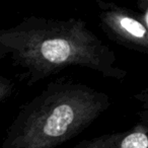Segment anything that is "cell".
I'll return each instance as SVG.
<instances>
[{
    "label": "cell",
    "mask_w": 148,
    "mask_h": 148,
    "mask_svg": "<svg viewBox=\"0 0 148 148\" xmlns=\"http://www.w3.org/2000/svg\"><path fill=\"white\" fill-rule=\"evenodd\" d=\"M0 61L18 69L29 86L69 67L86 68L105 78L123 80L127 70L116 53L85 21L31 15L8 29H0Z\"/></svg>",
    "instance_id": "1"
},
{
    "label": "cell",
    "mask_w": 148,
    "mask_h": 148,
    "mask_svg": "<svg viewBox=\"0 0 148 148\" xmlns=\"http://www.w3.org/2000/svg\"><path fill=\"white\" fill-rule=\"evenodd\" d=\"M112 105L106 92L60 78L19 108L0 148H55L76 137Z\"/></svg>",
    "instance_id": "2"
},
{
    "label": "cell",
    "mask_w": 148,
    "mask_h": 148,
    "mask_svg": "<svg viewBox=\"0 0 148 148\" xmlns=\"http://www.w3.org/2000/svg\"><path fill=\"white\" fill-rule=\"evenodd\" d=\"M99 27L114 43L128 50L148 54V1L139 0L137 10L114 2L97 0Z\"/></svg>",
    "instance_id": "3"
},
{
    "label": "cell",
    "mask_w": 148,
    "mask_h": 148,
    "mask_svg": "<svg viewBox=\"0 0 148 148\" xmlns=\"http://www.w3.org/2000/svg\"><path fill=\"white\" fill-rule=\"evenodd\" d=\"M148 118H141L126 131L112 132L81 140L72 148H148Z\"/></svg>",
    "instance_id": "4"
},
{
    "label": "cell",
    "mask_w": 148,
    "mask_h": 148,
    "mask_svg": "<svg viewBox=\"0 0 148 148\" xmlns=\"http://www.w3.org/2000/svg\"><path fill=\"white\" fill-rule=\"evenodd\" d=\"M15 83L10 78L0 75V103L8 99L14 93Z\"/></svg>",
    "instance_id": "5"
}]
</instances>
